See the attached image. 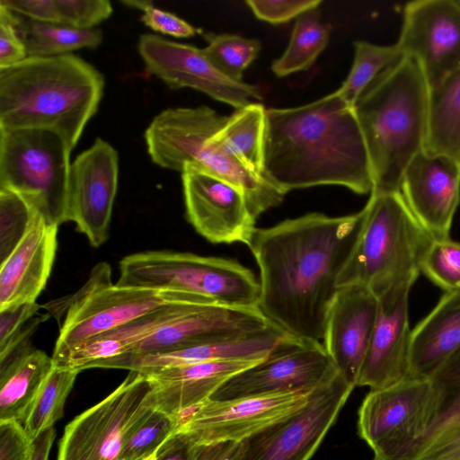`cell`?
<instances>
[{
	"label": "cell",
	"instance_id": "1",
	"mask_svg": "<svg viewBox=\"0 0 460 460\" xmlns=\"http://www.w3.org/2000/svg\"><path fill=\"white\" fill-rule=\"evenodd\" d=\"M364 212H313L266 228L247 246L260 271L258 307L297 338L320 341L337 281L357 240Z\"/></svg>",
	"mask_w": 460,
	"mask_h": 460
},
{
	"label": "cell",
	"instance_id": "2",
	"mask_svg": "<svg viewBox=\"0 0 460 460\" xmlns=\"http://www.w3.org/2000/svg\"><path fill=\"white\" fill-rule=\"evenodd\" d=\"M264 172L286 194L321 185L371 193L373 171L354 107L335 91L305 105L266 109Z\"/></svg>",
	"mask_w": 460,
	"mask_h": 460
},
{
	"label": "cell",
	"instance_id": "3",
	"mask_svg": "<svg viewBox=\"0 0 460 460\" xmlns=\"http://www.w3.org/2000/svg\"><path fill=\"white\" fill-rule=\"evenodd\" d=\"M104 84L75 55L28 57L0 69V129L52 131L73 150L98 110Z\"/></svg>",
	"mask_w": 460,
	"mask_h": 460
},
{
	"label": "cell",
	"instance_id": "4",
	"mask_svg": "<svg viewBox=\"0 0 460 460\" xmlns=\"http://www.w3.org/2000/svg\"><path fill=\"white\" fill-rule=\"evenodd\" d=\"M429 86L411 57L383 70L354 104L371 162V193L400 191L404 170L424 150Z\"/></svg>",
	"mask_w": 460,
	"mask_h": 460
},
{
	"label": "cell",
	"instance_id": "5",
	"mask_svg": "<svg viewBox=\"0 0 460 460\" xmlns=\"http://www.w3.org/2000/svg\"><path fill=\"white\" fill-rule=\"evenodd\" d=\"M227 117L208 106L166 109L146 129L147 153L162 168L181 173L198 169L230 182L243 192L257 218L279 205L286 193L269 179L247 170L215 141V133Z\"/></svg>",
	"mask_w": 460,
	"mask_h": 460
},
{
	"label": "cell",
	"instance_id": "6",
	"mask_svg": "<svg viewBox=\"0 0 460 460\" xmlns=\"http://www.w3.org/2000/svg\"><path fill=\"white\" fill-rule=\"evenodd\" d=\"M338 288L358 285L376 297L411 286L432 238L414 217L401 191L370 193Z\"/></svg>",
	"mask_w": 460,
	"mask_h": 460
},
{
	"label": "cell",
	"instance_id": "7",
	"mask_svg": "<svg viewBox=\"0 0 460 460\" xmlns=\"http://www.w3.org/2000/svg\"><path fill=\"white\" fill-rule=\"evenodd\" d=\"M115 285L179 292L208 302L258 307L260 283L242 264L190 252L148 251L124 257Z\"/></svg>",
	"mask_w": 460,
	"mask_h": 460
},
{
	"label": "cell",
	"instance_id": "8",
	"mask_svg": "<svg viewBox=\"0 0 460 460\" xmlns=\"http://www.w3.org/2000/svg\"><path fill=\"white\" fill-rule=\"evenodd\" d=\"M72 150L44 129H0V189L13 191L49 225L69 221Z\"/></svg>",
	"mask_w": 460,
	"mask_h": 460
},
{
	"label": "cell",
	"instance_id": "9",
	"mask_svg": "<svg viewBox=\"0 0 460 460\" xmlns=\"http://www.w3.org/2000/svg\"><path fill=\"white\" fill-rule=\"evenodd\" d=\"M111 270L106 262L97 264L87 284L66 303L53 349L54 363L92 339L164 305L183 302L214 304L179 292L119 287L111 282Z\"/></svg>",
	"mask_w": 460,
	"mask_h": 460
},
{
	"label": "cell",
	"instance_id": "10",
	"mask_svg": "<svg viewBox=\"0 0 460 460\" xmlns=\"http://www.w3.org/2000/svg\"><path fill=\"white\" fill-rule=\"evenodd\" d=\"M430 394L429 379L411 376L367 393L358 412V433L373 460H409L426 429Z\"/></svg>",
	"mask_w": 460,
	"mask_h": 460
},
{
	"label": "cell",
	"instance_id": "11",
	"mask_svg": "<svg viewBox=\"0 0 460 460\" xmlns=\"http://www.w3.org/2000/svg\"><path fill=\"white\" fill-rule=\"evenodd\" d=\"M149 391L147 377L129 371L112 393L66 425L57 460H121L126 432L148 408Z\"/></svg>",
	"mask_w": 460,
	"mask_h": 460
},
{
	"label": "cell",
	"instance_id": "12",
	"mask_svg": "<svg viewBox=\"0 0 460 460\" xmlns=\"http://www.w3.org/2000/svg\"><path fill=\"white\" fill-rule=\"evenodd\" d=\"M337 373L320 341L288 333L265 358L225 381L210 400L313 390Z\"/></svg>",
	"mask_w": 460,
	"mask_h": 460
},
{
	"label": "cell",
	"instance_id": "13",
	"mask_svg": "<svg viewBox=\"0 0 460 460\" xmlns=\"http://www.w3.org/2000/svg\"><path fill=\"white\" fill-rule=\"evenodd\" d=\"M354 388L337 373L302 410L243 440L240 460H309Z\"/></svg>",
	"mask_w": 460,
	"mask_h": 460
},
{
	"label": "cell",
	"instance_id": "14",
	"mask_svg": "<svg viewBox=\"0 0 460 460\" xmlns=\"http://www.w3.org/2000/svg\"><path fill=\"white\" fill-rule=\"evenodd\" d=\"M313 390L226 401L208 400L180 418L178 431L194 444L242 442L302 410Z\"/></svg>",
	"mask_w": 460,
	"mask_h": 460
},
{
	"label": "cell",
	"instance_id": "15",
	"mask_svg": "<svg viewBox=\"0 0 460 460\" xmlns=\"http://www.w3.org/2000/svg\"><path fill=\"white\" fill-rule=\"evenodd\" d=\"M137 49L146 71L172 89L191 88L235 110L262 99L257 86L225 75L202 49L146 33Z\"/></svg>",
	"mask_w": 460,
	"mask_h": 460
},
{
	"label": "cell",
	"instance_id": "16",
	"mask_svg": "<svg viewBox=\"0 0 460 460\" xmlns=\"http://www.w3.org/2000/svg\"><path fill=\"white\" fill-rule=\"evenodd\" d=\"M416 60L429 88L460 67V0H416L402 13L396 42Z\"/></svg>",
	"mask_w": 460,
	"mask_h": 460
},
{
	"label": "cell",
	"instance_id": "17",
	"mask_svg": "<svg viewBox=\"0 0 460 460\" xmlns=\"http://www.w3.org/2000/svg\"><path fill=\"white\" fill-rule=\"evenodd\" d=\"M118 177V153L100 137L71 164L69 221L75 224L76 230L87 237L93 247L101 246L109 237Z\"/></svg>",
	"mask_w": 460,
	"mask_h": 460
},
{
	"label": "cell",
	"instance_id": "18",
	"mask_svg": "<svg viewBox=\"0 0 460 460\" xmlns=\"http://www.w3.org/2000/svg\"><path fill=\"white\" fill-rule=\"evenodd\" d=\"M272 323L259 307L196 304L122 355L144 356L238 339Z\"/></svg>",
	"mask_w": 460,
	"mask_h": 460
},
{
	"label": "cell",
	"instance_id": "19",
	"mask_svg": "<svg viewBox=\"0 0 460 460\" xmlns=\"http://www.w3.org/2000/svg\"><path fill=\"white\" fill-rule=\"evenodd\" d=\"M188 221L214 243L248 244L255 229L243 192L230 182L198 169L181 173Z\"/></svg>",
	"mask_w": 460,
	"mask_h": 460
},
{
	"label": "cell",
	"instance_id": "20",
	"mask_svg": "<svg viewBox=\"0 0 460 460\" xmlns=\"http://www.w3.org/2000/svg\"><path fill=\"white\" fill-rule=\"evenodd\" d=\"M400 191L432 239L449 237L460 201V163L423 150L404 170Z\"/></svg>",
	"mask_w": 460,
	"mask_h": 460
},
{
	"label": "cell",
	"instance_id": "21",
	"mask_svg": "<svg viewBox=\"0 0 460 460\" xmlns=\"http://www.w3.org/2000/svg\"><path fill=\"white\" fill-rule=\"evenodd\" d=\"M378 298L368 288L349 285L338 288L327 312L323 347L343 379L357 386L370 345Z\"/></svg>",
	"mask_w": 460,
	"mask_h": 460
},
{
	"label": "cell",
	"instance_id": "22",
	"mask_svg": "<svg viewBox=\"0 0 460 460\" xmlns=\"http://www.w3.org/2000/svg\"><path fill=\"white\" fill-rule=\"evenodd\" d=\"M411 288L402 286L378 297L376 323L357 386L382 389L409 376Z\"/></svg>",
	"mask_w": 460,
	"mask_h": 460
},
{
	"label": "cell",
	"instance_id": "23",
	"mask_svg": "<svg viewBox=\"0 0 460 460\" xmlns=\"http://www.w3.org/2000/svg\"><path fill=\"white\" fill-rule=\"evenodd\" d=\"M58 226L35 214L10 253L1 261L0 312L35 303L50 276Z\"/></svg>",
	"mask_w": 460,
	"mask_h": 460
},
{
	"label": "cell",
	"instance_id": "24",
	"mask_svg": "<svg viewBox=\"0 0 460 460\" xmlns=\"http://www.w3.org/2000/svg\"><path fill=\"white\" fill-rule=\"evenodd\" d=\"M260 361H209L144 374L150 384L145 403L180 419L191 409L209 400L217 389L232 376Z\"/></svg>",
	"mask_w": 460,
	"mask_h": 460
},
{
	"label": "cell",
	"instance_id": "25",
	"mask_svg": "<svg viewBox=\"0 0 460 460\" xmlns=\"http://www.w3.org/2000/svg\"><path fill=\"white\" fill-rule=\"evenodd\" d=\"M287 334L272 323L263 331L238 339L144 356L120 355L96 362L92 368H119L146 374L209 361L261 360Z\"/></svg>",
	"mask_w": 460,
	"mask_h": 460
},
{
	"label": "cell",
	"instance_id": "26",
	"mask_svg": "<svg viewBox=\"0 0 460 460\" xmlns=\"http://www.w3.org/2000/svg\"><path fill=\"white\" fill-rule=\"evenodd\" d=\"M460 346V289L445 292L411 333V377L429 379Z\"/></svg>",
	"mask_w": 460,
	"mask_h": 460
},
{
	"label": "cell",
	"instance_id": "27",
	"mask_svg": "<svg viewBox=\"0 0 460 460\" xmlns=\"http://www.w3.org/2000/svg\"><path fill=\"white\" fill-rule=\"evenodd\" d=\"M196 304L183 302L164 305L122 326L101 334L55 362V367L82 371L99 361L125 354L164 323L186 313Z\"/></svg>",
	"mask_w": 460,
	"mask_h": 460
},
{
	"label": "cell",
	"instance_id": "28",
	"mask_svg": "<svg viewBox=\"0 0 460 460\" xmlns=\"http://www.w3.org/2000/svg\"><path fill=\"white\" fill-rule=\"evenodd\" d=\"M54 367L52 356L36 349L0 366V421L22 423Z\"/></svg>",
	"mask_w": 460,
	"mask_h": 460
},
{
	"label": "cell",
	"instance_id": "29",
	"mask_svg": "<svg viewBox=\"0 0 460 460\" xmlns=\"http://www.w3.org/2000/svg\"><path fill=\"white\" fill-rule=\"evenodd\" d=\"M424 151L460 163V67L429 88Z\"/></svg>",
	"mask_w": 460,
	"mask_h": 460
},
{
	"label": "cell",
	"instance_id": "30",
	"mask_svg": "<svg viewBox=\"0 0 460 460\" xmlns=\"http://www.w3.org/2000/svg\"><path fill=\"white\" fill-rule=\"evenodd\" d=\"M429 380L431 394L426 429L409 460H417L445 429L460 420V346Z\"/></svg>",
	"mask_w": 460,
	"mask_h": 460
},
{
	"label": "cell",
	"instance_id": "31",
	"mask_svg": "<svg viewBox=\"0 0 460 460\" xmlns=\"http://www.w3.org/2000/svg\"><path fill=\"white\" fill-rule=\"evenodd\" d=\"M265 133L266 109L259 102H252L228 116L215 133L214 139L247 170L267 178L264 172Z\"/></svg>",
	"mask_w": 460,
	"mask_h": 460
},
{
	"label": "cell",
	"instance_id": "32",
	"mask_svg": "<svg viewBox=\"0 0 460 460\" xmlns=\"http://www.w3.org/2000/svg\"><path fill=\"white\" fill-rule=\"evenodd\" d=\"M0 4L33 21L79 30L94 29L112 13L107 0H0Z\"/></svg>",
	"mask_w": 460,
	"mask_h": 460
},
{
	"label": "cell",
	"instance_id": "33",
	"mask_svg": "<svg viewBox=\"0 0 460 460\" xmlns=\"http://www.w3.org/2000/svg\"><path fill=\"white\" fill-rule=\"evenodd\" d=\"M17 15V28L28 57L71 54L81 49H95L102 41V31L99 29L79 30Z\"/></svg>",
	"mask_w": 460,
	"mask_h": 460
},
{
	"label": "cell",
	"instance_id": "34",
	"mask_svg": "<svg viewBox=\"0 0 460 460\" xmlns=\"http://www.w3.org/2000/svg\"><path fill=\"white\" fill-rule=\"evenodd\" d=\"M332 27L320 19L318 9L296 18L288 45L283 54L271 65L279 77L305 71L314 63L328 45Z\"/></svg>",
	"mask_w": 460,
	"mask_h": 460
},
{
	"label": "cell",
	"instance_id": "35",
	"mask_svg": "<svg viewBox=\"0 0 460 460\" xmlns=\"http://www.w3.org/2000/svg\"><path fill=\"white\" fill-rule=\"evenodd\" d=\"M78 374L77 370L56 367L51 371L22 423L32 441L62 418L66 398Z\"/></svg>",
	"mask_w": 460,
	"mask_h": 460
},
{
	"label": "cell",
	"instance_id": "36",
	"mask_svg": "<svg viewBox=\"0 0 460 460\" xmlns=\"http://www.w3.org/2000/svg\"><path fill=\"white\" fill-rule=\"evenodd\" d=\"M401 56L396 43L385 46L365 40L355 41L351 69L336 92L347 103L354 107L367 85Z\"/></svg>",
	"mask_w": 460,
	"mask_h": 460
},
{
	"label": "cell",
	"instance_id": "37",
	"mask_svg": "<svg viewBox=\"0 0 460 460\" xmlns=\"http://www.w3.org/2000/svg\"><path fill=\"white\" fill-rule=\"evenodd\" d=\"M180 426V419L148 406L126 432L121 460H143L153 455Z\"/></svg>",
	"mask_w": 460,
	"mask_h": 460
},
{
	"label": "cell",
	"instance_id": "38",
	"mask_svg": "<svg viewBox=\"0 0 460 460\" xmlns=\"http://www.w3.org/2000/svg\"><path fill=\"white\" fill-rule=\"evenodd\" d=\"M204 38L208 42L202 49L206 56L225 75L235 81H243V72L261 49L259 40L236 34L206 33Z\"/></svg>",
	"mask_w": 460,
	"mask_h": 460
},
{
	"label": "cell",
	"instance_id": "39",
	"mask_svg": "<svg viewBox=\"0 0 460 460\" xmlns=\"http://www.w3.org/2000/svg\"><path fill=\"white\" fill-rule=\"evenodd\" d=\"M420 272L445 292L457 289L460 282V243L449 237L432 239L422 258Z\"/></svg>",
	"mask_w": 460,
	"mask_h": 460
},
{
	"label": "cell",
	"instance_id": "40",
	"mask_svg": "<svg viewBox=\"0 0 460 460\" xmlns=\"http://www.w3.org/2000/svg\"><path fill=\"white\" fill-rule=\"evenodd\" d=\"M1 261L24 234L32 217L37 214L16 193L0 189Z\"/></svg>",
	"mask_w": 460,
	"mask_h": 460
},
{
	"label": "cell",
	"instance_id": "41",
	"mask_svg": "<svg viewBox=\"0 0 460 460\" xmlns=\"http://www.w3.org/2000/svg\"><path fill=\"white\" fill-rule=\"evenodd\" d=\"M321 0H247L246 4L259 20L271 24L285 23L318 9Z\"/></svg>",
	"mask_w": 460,
	"mask_h": 460
},
{
	"label": "cell",
	"instance_id": "42",
	"mask_svg": "<svg viewBox=\"0 0 460 460\" xmlns=\"http://www.w3.org/2000/svg\"><path fill=\"white\" fill-rule=\"evenodd\" d=\"M126 5L143 12L140 20L153 31L175 38H190L197 30L177 15L155 7L149 1H123Z\"/></svg>",
	"mask_w": 460,
	"mask_h": 460
},
{
	"label": "cell",
	"instance_id": "43",
	"mask_svg": "<svg viewBox=\"0 0 460 460\" xmlns=\"http://www.w3.org/2000/svg\"><path fill=\"white\" fill-rule=\"evenodd\" d=\"M17 21V13L0 5V69L13 66L28 58Z\"/></svg>",
	"mask_w": 460,
	"mask_h": 460
},
{
	"label": "cell",
	"instance_id": "44",
	"mask_svg": "<svg viewBox=\"0 0 460 460\" xmlns=\"http://www.w3.org/2000/svg\"><path fill=\"white\" fill-rule=\"evenodd\" d=\"M34 441L20 421H0V460H31Z\"/></svg>",
	"mask_w": 460,
	"mask_h": 460
},
{
	"label": "cell",
	"instance_id": "45",
	"mask_svg": "<svg viewBox=\"0 0 460 460\" xmlns=\"http://www.w3.org/2000/svg\"><path fill=\"white\" fill-rule=\"evenodd\" d=\"M417 460H460V420L445 429Z\"/></svg>",
	"mask_w": 460,
	"mask_h": 460
},
{
	"label": "cell",
	"instance_id": "46",
	"mask_svg": "<svg viewBox=\"0 0 460 460\" xmlns=\"http://www.w3.org/2000/svg\"><path fill=\"white\" fill-rule=\"evenodd\" d=\"M41 308L43 305L35 302L0 312V344L37 315Z\"/></svg>",
	"mask_w": 460,
	"mask_h": 460
},
{
	"label": "cell",
	"instance_id": "47",
	"mask_svg": "<svg viewBox=\"0 0 460 460\" xmlns=\"http://www.w3.org/2000/svg\"><path fill=\"white\" fill-rule=\"evenodd\" d=\"M196 447L186 434L177 430L157 449L155 460H192Z\"/></svg>",
	"mask_w": 460,
	"mask_h": 460
},
{
	"label": "cell",
	"instance_id": "48",
	"mask_svg": "<svg viewBox=\"0 0 460 460\" xmlns=\"http://www.w3.org/2000/svg\"><path fill=\"white\" fill-rule=\"evenodd\" d=\"M243 451V441H221L197 445L192 460H240Z\"/></svg>",
	"mask_w": 460,
	"mask_h": 460
},
{
	"label": "cell",
	"instance_id": "49",
	"mask_svg": "<svg viewBox=\"0 0 460 460\" xmlns=\"http://www.w3.org/2000/svg\"><path fill=\"white\" fill-rule=\"evenodd\" d=\"M56 438V431L51 428L34 440V452L31 460H49L50 449Z\"/></svg>",
	"mask_w": 460,
	"mask_h": 460
},
{
	"label": "cell",
	"instance_id": "50",
	"mask_svg": "<svg viewBox=\"0 0 460 460\" xmlns=\"http://www.w3.org/2000/svg\"><path fill=\"white\" fill-rule=\"evenodd\" d=\"M156 451H157V450H156ZM156 451H155V452H156ZM155 452L153 455H151V456H147L146 458H145V459H143V460H155Z\"/></svg>",
	"mask_w": 460,
	"mask_h": 460
},
{
	"label": "cell",
	"instance_id": "51",
	"mask_svg": "<svg viewBox=\"0 0 460 460\" xmlns=\"http://www.w3.org/2000/svg\"><path fill=\"white\" fill-rule=\"evenodd\" d=\"M459 288V289H460V282H459V284H458V288Z\"/></svg>",
	"mask_w": 460,
	"mask_h": 460
}]
</instances>
